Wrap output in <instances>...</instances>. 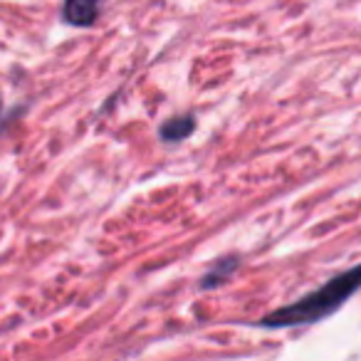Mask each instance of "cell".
Wrapping results in <instances>:
<instances>
[{
  "label": "cell",
  "instance_id": "6da1fadb",
  "mask_svg": "<svg viewBox=\"0 0 361 361\" xmlns=\"http://www.w3.org/2000/svg\"><path fill=\"white\" fill-rule=\"evenodd\" d=\"M356 290H361V265L351 267V270L341 272V275L331 277L322 290H314L312 295L302 297L300 302L282 310L272 312V314L262 317L257 324L275 329V326H297V324H314V322L324 319V317L334 314Z\"/></svg>",
  "mask_w": 361,
  "mask_h": 361
},
{
  "label": "cell",
  "instance_id": "7a4b0ae2",
  "mask_svg": "<svg viewBox=\"0 0 361 361\" xmlns=\"http://www.w3.org/2000/svg\"><path fill=\"white\" fill-rule=\"evenodd\" d=\"M102 0H65V20L75 27H90L99 16Z\"/></svg>",
  "mask_w": 361,
  "mask_h": 361
},
{
  "label": "cell",
  "instance_id": "3957f363",
  "mask_svg": "<svg viewBox=\"0 0 361 361\" xmlns=\"http://www.w3.org/2000/svg\"><path fill=\"white\" fill-rule=\"evenodd\" d=\"M193 129H196V119L191 114L173 116V119H169L161 126V139L169 141V144H176V141L188 139L193 134Z\"/></svg>",
  "mask_w": 361,
  "mask_h": 361
},
{
  "label": "cell",
  "instance_id": "277c9868",
  "mask_svg": "<svg viewBox=\"0 0 361 361\" xmlns=\"http://www.w3.org/2000/svg\"><path fill=\"white\" fill-rule=\"evenodd\" d=\"M235 265H238L235 260H223V262H218V265L213 267V272H208V275H206V280H203V287L218 285V282H221L223 277H228L233 270H235Z\"/></svg>",
  "mask_w": 361,
  "mask_h": 361
}]
</instances>
